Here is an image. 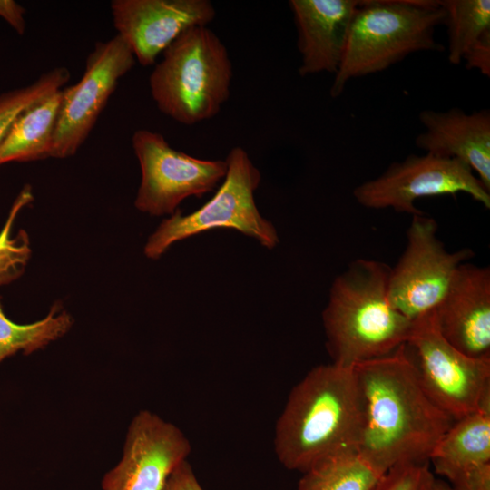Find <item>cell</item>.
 <instances>
[{"instance_id": "cell-1", "label": "cell", "mask_w": 490, "mask_h": 490, "mask_svg": "<svg viewBox=\"0 0 490 490\" xmlns=\"http://www.w3.org/2000/svg\"><path fill=\"white\" fill-rule=\"evenodd\" d=\"M353 368L363 397L358 452L384 474L399 464L427 462L455 421L425 390L407 345Z\"/></svg>"}, {"instance_id": "cell-2", "label": "cell", "mask_w": 490, "mask_h": 490, "mask_svg": "<svg viewBox=\"0 0 490 490\" xmlns=\"http://www.w3.org/2000/svg\"><path fill=\"white\" fill-rule=\"evenodd\" d=\"M363 397L353 368H311L290 390L274 430V452L289 470L304 473L332 456L358 451Z\"/></svg>"}, {"instance_id": "cell-3", "label": "cell", "mask_w": 490, "mask_h": 490, "mask_svg": "<svg viewBox=\"0 0 490 490\" xmlns=\"http://www.w3.org/2000/svg\"><path fill=\"white\" fill-rule=\"evenodd\" d=\"M389 273L381 261L357 259L333 280L322 311L332 363L351 368L407 344L412 320L388 299Z\"/></svg>"}, {"instance_id": "cell-4", "label": "cell", "mask_w": 490, "mask_h": 490, "mask_svg": "<svg viewBox=\"0 0 490 490\" xmlns=\"http://www.w3.org/2000/svg\"><path fill=\"white\" fill-rule=\"evenodd\" d=\"M445 11L437 0H364L353 15L330 88L340 95L352 79L384 71L407 55L442 51L435 39Z\"/></svg>"}, {"instance_id": "cell-5", "label": "cell", "mask_w": 490, "mask_h": 490, "mask_svg": "<svg viewBox=\"0 0 490 490\" xmlns=\"http://www.w3.org/2000/svg\"><path fill=\"white\" fill-rule=\"evenodd\" d=\"M232 64L226 46L208 25L183 32L162 53L149 78L158 109L193 125L217 115L229 99Z\"/></svg>"}, {"instance_id": "cell-6", "label": "cell", "mask_w": 490, "mask_h": 490, "mask_svg": "<svg viewBox=\"0 0 490 490\" xmlns=\"http://www.w3.org/2000/svg\"><path fill=\"white\" fill-rule=\"evenodd\" d=\"M225 161L227 173L214 195L190 214L183 215L178 209L148 238L143 249L148 259L158 260L175 242L215 229L235 230L269 250L279 244L276 228L255 202L260 172L240 146L232 148Z\"/></svg>"}, {"instance_id": "cell-7", "label": "cell", "mask_w": 490, "mask_h": 490, "mask_svg": "<svg viewBox=\"0 0 490 490\" xmlns=\"http://www.w3.org/2000/svg\"><path fill=\"white\" fill-rule=\"evenodd\" d=\"M407 345L425 390L454 421L490 405V358L466 356L448 343L435 310L412 321Z\"/></svg>"}, {"instance_id": "cell-8", "label": "cell", "mask_w": 490, "mask_h": 490, "mask_svg": "<svg viewBox=\"0 0 490 490\" xmlns=\"http://www.w3.org/2000/svg\"><path fill=\"white\" fill-rule=\"evenodd\" d=\"M460 192L490 208V191L466 164L426 152L390 163L381 175L358 185L353 196L365 208L413 216L423 213L415 205L416 200Z\"/></svg>"}, {"instance_id": "cell-9", "label": "cell", "mask_w": 490, "mask_h": 490, "mask_svg": "<svg viewBox=\"0 0 490 490\" xmlns=\"http://www.w3.org/2000/svg\"><path fill=\"white\" fill-rule=\"evenodd\" d=\"M405 250L388 279V299L414 320L435 310L458 267L474 256L471 249L449 252L437 237V223L424 213L411 216Z\"/></svg>"}, {"instance_id": "cell-10", "label": "cell", "mask_w": 490, "mask_h": 490, "mask_svg": "<svg viewBox=\"0 0 490 490\" xmlns=\"http://www.w3.org/2000/svg\"><path fill=\"white\" fill-rule=\"evenodd\" d=\"M132 143L142 173L134 206L151 216L172 215L186 198L213 191L227 173L225 160L177 151L159 132L137 130Z\"/></svg>"}, {"instance_id": "cell-11", "label": "cell", "mask_w": 490, "mask_h": 490, "mask_svg": "<svg viewBox=\"0 0 490 490\" xmlns=\"http://www.w3.org/2000/svg\"><path fill=\"white\" fill-rule=\"evenodd\" d=\"M119 36L95 44L80 81L61 90V102L50 157L73 156L85 142L118 81L135 64Z\"/></svg>"}, {"instance_id": "cell-12", "label": "cell", "mask_w": 490, "mask_h": 490, "mask_svg": "<svg viewBox=\"0 0 490 490\" xmlns=\"http://www.w3.org/2000/svg\"><path fill=\"white\" fill-rule=\"evenodd\" d=\"M191 446L175 425L148 410L132 418L119 463L103 480V490H163L172 472L187 460Z\"/></svg>"}, {"instance_id": "cell-13", "label": "cell", "mask_w": 490, "mask_h": 490, "mask_svg": "<svg viewBox=\"0 0 490 490\" xmlns=\"http://www.w3.org/2000/svg\"><path fill=\"white\" fill-rule=\"evenodd\" d=\"M111 12L117 35L144 66L183 32L208 25L216 15L209 0H113Z\"/></svg>"}, {"instance_id": "cell-14", "label": "cell", "mask_w": 490, "mask_h": 490, "mask_svg": "<svg viewBox=\"0 0 490 490\" xmlns=\"http://www.w3.org/2000/svg\"><path fill=\"white\" fill-rule=\"evenodd\" d=\"M444 338L466 356L490 358V269L461 264L435 309Z\"/></svg>"}, {"instance_id": "cell-15", "label": "cell", "mask_w": 490, "mask_h": 490, "mask_svg": "<svg viewBox=\"0 0 490 490\" xmlns=\"http://www.w3.org/2000/svg\"><path fill=\"white\" fill-rule=\"evenodd\" d=\"M289 5L298 34L299 75L324 72L335 74L359 1L290 0Z\"/></svg>"}, {"instance_id": "cell-16", "label": "cell", "mask_w": 490, "mask_h": 490, "mask_svg": "<svg viewBox=\"0 0 490 490\" xmlns=\"http://www.w3.org/2000/svg\"><path fill=\"white\" fill-rule=\"evenodd\" d=\"M425 130L415 141L426 153L456 159L466 164L490 191V112L467 113L457 107L447 111L423 110Z\"/></svg>"}, {"instance_id": "cell-17", "label": "cell", "mask_w": 490, "mask_h": 490, "mask_svg": "<svg viewBox=\"0 0 490 490\" xmlns=\"http://www.w3.org/2000/svg\"><path fill=\"white\" fill-rule=\"evenodd\" d=\"M436 474L456 489L490 468V405L455 421L432 450Z\"/></svg>"}, {"instance_id": "cell-18", "label": "cell", "mask_w": 490, "mask_h": 490, "mask_svg": "<svg viewBox=\"0 0 490 490\" xmlns=\"http://www.w3.org/2000/svg\"><path fill=\"white\" fill-rule=\"evenodd\" d=\"M61 90L33 104L15 118L0 143V165L50 157Z\"/></svg>"}, {"instance_id": "cell-19", "label": "cell", "mask_w": 490, "mask_h": 490, "mask_svg": "<svg viewBox=\"0 0 490 490\" xmlns=\"http://www.w3.org/2000/svg\"><path fill=\"white\" fill-rule=\"evenodd\" d=\"M384 475L358 451L345 452L304 472L298 490H373Z\"/></svg>"}, {"instance_id": "cell-20", "label": "cell", "mask_w": 490, "mask_h": 490, "mask_svg": "<svg viewBox=\"0 0 490 490\" xmlns=\"http://www.w3.org/2000/svg\"><path fill=\"white\" fill-rule=\"evenodd\" d=\"M445 11L447 58L459 64L483 39L490 36L489 0H437Z\"/></svg>"}, {"instance_id": "cell-21", "label": "cell", "mask_w": 490, "mask_h": 490, "mask_svg": "<svg viewBox=\"0 0 490 490\" xmlns=\"http://www.w3.org/2000/svg\"><path fill=\"white\" fill-rule=\"evenodd\" d=\"M73 318L55 303L42 319L31 324H17L4 313L0 302V363L22 351L29 355L65 335Z\"/></svg>"}, {"instance_id": "cell-22", "label": "cell", "mask_w": 490, "mask_h": 490, "mask_svg": "<svg viewBox=\"0 0 490 490\" xmlns=\"http://www.w3.org/2000/svg\"><path fill=\"white\" fill-rule=\"evenodd\" d=\"M70 72L57 67L42 74L33 83L0 94V143L15 118L33 104L47 98L69 81Z\"/></svg>"}, {"instance_id": "cell-23", "label": "cell", "mask_w": 490, "mask_h": 490, "mask_svg": "<svg viewBox=\"0 0 490 490\" xmlns=\"http://www.w3.org/2000/svg\"><path fill=\"white\" fill-rule=\"evenodd\" d=\"M34 199L31 187L26 185L15 200L5 225L0 230V285L18 279L24 270L31 254L29 240L24 230L12 237L14 221L23 207Z\"/></svg>"}, {"instance_id": "cell-24", "label": "cell", "mask_w": 490, "mask_h": 490, "mask_svg": "<svg viewBox=\"0 0 490 490\" xmlns=\"http://www.w3.org/2000/svg\"><path fill=\"white\" fill-rule=\"evenodd\" d=\"M434 479L427 462L399 464L388 469L373 490H430Z\"/></svg>"}, {"instance_id": "cell-25", "label": "cell", "mask_w": 490, "mask_h": 490, "mask_svg": "<svg viewBox=\"0 0 490 490\" xmlns=\"http://www.w3.org/2000/svg\"><path fill=\"white\" fill-rule=\"evenodd\" d=\"M163 490H204L188 462H181L170 475Z\"/></svg>"}, {"instance_id": "cell-26", "label": "cell", "mask_w": 490, "mask_h": 490, "mask_svg": "<svg viewBox=\"0 0 490 490\" xmlns=\"http://www.w3.org/2000/svg\"><path fill=\"white\" fill-rule=\"evenodd\" d=\"M464 61L467 69H477L490 76V36L483 39L466 54Z\"/></svg>"}, {"instance_id": "cell-27", "label": "cell", "mask_w": 490, "mask_h": 490, "mask_svg": "<svg viewBox=\"0 0 490 490\" xmlns=\"http://www.w3.org/2000/svg\"><path fill=\"white\" fill-rule=\"evenodd\" d=\"M24 13V8L16 2L0 0V16L19 34H23L25 31Z\"/></svg>"}, {"instance_id": "cell-28", "label": "cell", "mask_w": 490, "mask_h": 490, "mask_svg": "<svg viewBox=\"0 0 490 490\" xmlns=\"http://www.w3.org/2000/svg\"><path fill=\"white\" fill-rule=\"evenodd\" d=\"M430 490H454V489L447 483L435 478L432 482Z\"/></svg>"}]
</instances>
